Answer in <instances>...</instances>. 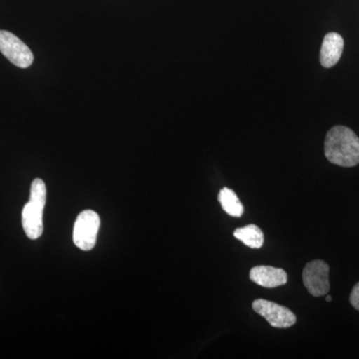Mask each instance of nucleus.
<instances>
[{"label":"nucleus","mask_w":359,"mask_h":359,"mask_svg":"<svg viewBox=\"0 0 359 359\" xmlns=\"http://www.w3.org/2000/svg\"><path fill=\"white\" fill-rule=\"evenodd\" d=\"M325 154L332 164L351 168L359 164V138L346 126H334L327 132Z\"/></svg>","instance_id":"1"},{"label":"nucleus","mask_w":359,"mask_h":359,"mask_svg":"<svg viewBox=\"0 0 359 359\" xmlns=\"http://www.w3.org/2000/svg\"><path fill=\"white\" fill-rule=\"evenodd\" d=\"M46 204V186L41 179H35L30 189V200L22 211V226L26 236L32 240L43 233V210Z\"/></svg>","instance_id":"2"},{"label":"nucleus","mask_w":359,"mask_h":359,"mask_svg":"<svg viewBox=\"0 0 359 359\" xmlns=\"http://www.w3.org/2000/svg\"><path fill=\"white\" fill-rule=\"evenodd\" d=\"M302 282L309 294L316 297L328 294L330 290V266L323 259H316L306 264L302 271Z\"/></svg>","instance_id":"3"},{"label":"nucleus","mask_w":359,"mask_h":359,"mask_svg":"<svg viewBox=\"0 0 359 359\" xmlns=\"http://www.w3.org/2000/svg\"><path fill=\"white\" fill-rule=\"evenodd\" d=\"M100 226L98 214L91 210L82 212L77 217L73 231V241L79 249L90 250L96 244L97 233Z\"/></svg>","instance_id":"4"},{"label":"nucleus","mask_w":359,"mask_h":359,"mask_svg":"<svg viewBox=\"0 0 359 359\" xmlns=\"http://www.w3.org/2000/svg\"><path fill=\"white\" fill-rule=\"evenodd\" d=\"M0 52L13 65L20 68L29 67L34 60L29 47L13 33L6 30H0Z\"/></svg>","instance_id":"5"},{"label":"nucleus","mask_w":359,"mask_h":359,"mask_svg":"<svg viewBox=\"0 0 359 359\" xmlns=\"http://www.w3.org/2000/svg\"><path fill=\"white\" fill-rule=\"evenodd\" d=\"M252 309L273 327L289 328L297 323V316L290 309L266 299H256L252 302Z\"/></svg>","instance_id":"6"},{"label":"nucleus","mask_w":359,"mask_h":359,"mask_svg":"<svg viewBox=\"0 0 359 359\" xmlns=\"http://www.w3.org/2000/svg\"><path fill=\"white\" fill-rule=\"evenodd\" d=\"M250 278L257 285L266 289H273L287 283V273L283 269L257 266L250 269Z\"/></svg>","instance_id":"7"},{"label":"nucleus","mask_w":359,"mask_h":359,"mask_svg":"<svg viewBox=\"0 0 359 359\" xmlns=\"http://www.w3.org/2000/svg\"><path fill=\"white\" fill-rule=\"evenodd\" d=\"M344 39L339 33H327L323 39L320 50V63L323 67L330 68L339 62L344 52Z\"/></svg>","instance_id":"8"},{"label":"nucleus","mask_w":359,"mask_h":359,"mask_svg":"<svg viewBox=\"0 0 359 359\" xmlns=\"http://www.w3.org/2000/svg\"><path fill=\"white\" fill-rule=\"evenodd\" d=\"M233 237L250 249H261L264 245V233L256 224H248L233 231Z\"/></svg>","instance_id":"9"},{"label":"nucleus","mask_w":359,"mask_h":359,"mask_svg":"<svg viewBox=\"0 0 359 359\" xmlns=\"http://www.w3.org/2000/svg\"><path fill=\"white\" fill-rule=\"evenodd\" d=\"M218 200L226 214L233 218H241L244 214V205L238 199L237 194L230 188H223L219 191Z\"/></svg>","instance_id":"10"},{"label":"nucleus","mask_w":359,"mask_h":359,"mask_svg":"<svg viewBox=\"0 0 359 359\" xmlns=\"http://www.w3.org/2000/svg\"><path fill=\"white\" fill-rule=\"evenodd\" d=\"M349 302H351V306H353L356 311H359V283H356L353 290H351Z\"/></svg>","instance_id":"11"},{"label":"nucleus","mask_w":359,"mask_h":359,"mask_svg":"<svg viewBox=\"0 0 359 359\" xmlns=\"http://www.w3.org/2000/svg\"><path fill=\"white\" fill-rule=\"evenodd\" d=\"M332 297H330V295H327V302H332Z\"/></svg>","instance_id":"12"}]
</instances>
